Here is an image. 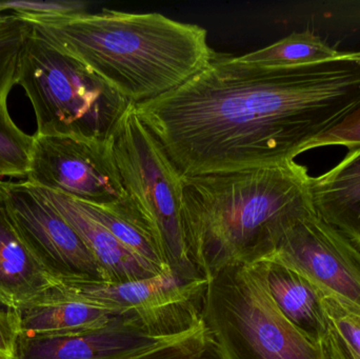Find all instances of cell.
<instances>
[{
    "label": "cell",
    "mask_w": 360,
    "mask_h": 359,
    "mask_svg": "<svg viewBox=\"0 0 360 359\" xmlns=\"http://www.w3.org/2000/svg\"><path fill=\"white\" fill-rule=\"evenodd\" d=\"M135 105L182 176L277 166L360 107V51L291 67L216 53L179 88Z\"/></svg>",
    "instance_id": "cell-1"
},
{
    "label": "cell",
    "mask_w": 360,
    "mask_h": 359,
    "mask_svg": "<svg viewBox=\"0 0 360 359\" xmlns=\"http://www.w3.org/2000/svg\"><path fill=\"white\" fill-rule=\"evenodd\" d=\"M308 168L295 160L182 176L188 253L205 278L231 263L268 259L288 230L314 214Z\"/></svg>",
    "instance_id": "cell-2"
},
{
    "label": "cell",
    "mask_w": 360,
    "mask_h": 359,
    "mask_svg": "<svg viewBox=\"0 0 360 359\" xmlns=\"http://www.w3.org/2000/svg\"><path fill=\"white\" fill-rule=\"evenodd\" d=\"M21 19L133 105L179 88L217 53L207 42V30L160 13L103 8L60 18Z\"/></svg>",
    "instance_id": "cell-3"
},
{
    "label": "cell",
    "mask_w": 360,
    "mask_h": 359,
    "mask_svg": "<svg viewBox=\"0 0 360 359\" xmlns=\"http://www.w3.org/2000/svg\"><path fill=\"white\" fill-rule=\"evenodd\" d=\"M17 84L33 107L36 135L41 136L105 141L130 103L31 25Z\"/></svg>",
    "instance_id": "cell-4"
},
{
    "label": "cell",
    "mask_w": 360,
    "mask_h": 359,
    "mask_svg": "<svg viewBox=\"0 0 360 359\" xmlns=\"http://www.w3.org/2000/svg\"><path fill=\"white\" fill-rule=\"evenodd\" d=\"M202 318L226 359H325L281 313L255 265L231 263L207 278Z\"/></svg>",
    "instance_id": "cell-5"
},
{
    "label": "cell",
    "mask_w": 360,
    "mask_h": 359,
    "mask_svg": "<svg viewBox=\"0 0 360 359\" xmlns=\"http://www.w3.org/2000/svg\"><path fill=\"white\" fill-rule=\"evenodd\" d=\"M108 141L127 195L158 236L172 273L186 282L203 280L184 235L182 175L141 122L136 105L129 103Z\"/></svg>",
    "instance_id": "cell-6"
},
{
    "label": "cell",
    "mask_w": 360,
    "mask_h": 359,
    "mask_svg": "<svg viewBox=\"0 0 360 359\" xmlns=\"http://www.w3.org/2000/svg\"><path fill=\"white\" fill-rule=\"evenodd\" d=\"M202 296L116 316L99 330L19 339L17 359H128L202 326Z\"/></svg>",
    "instance_id": "cell-7"
},
{
    "label": "cell",
    "mask_w": 360,
    "mask_h": 359,
    "mask_svg": "<svg viewBox=\"0 0 360 359\" xmlns=\"http://www.w3.org/2000/svg\"><path fill=\"white\" fill-rule=\"evenodd\" d=\"M27 181L92 206L128 200L109 141L33 135Z\"/></svg>",
    "instance_id": "cell-8"
},
{
    "label": "cell",
    "mask_w": 360,
    "mask_h": 359,
    "mask_svg": "<svg viewBox=\"0 0 360 359\" xmlns=\"http://www.w3.org/2000/svg\"><path fill=\"white\" fill-rule=\"evenodd\" d=\"M0 193L17 229L61 282H107L90 249L35 185L0 181Z\"/></svg>",
    "instance_id": "cell-9"
},
{
    "label": "cell",
    "mask_w": 360,
    "mask_h": 359,
    "mask_svg": "<svg viewBox=\"0 0 360 359\" xmlns=\"http://www.w3.org/2000/svg\"><path fill=\"white\" fill-rule=\"evenodd\" d=\"M268 261L294 270L325 296L360 312V251L316 213L292 226Z\"/></svg>",
    "instance_id": "cell-10"
},
{
    "label": "cell",
    "mask_w": 360,
    "mask_h": 359,
    "mask_svg": "<svg viewBox=\"0 0 360 359\" xmlns=\"http://www.w3.org/2000/svg\"><path fill=\"white\" fill-rule=\"evenodd\" d=\"M1 194V193H0ZM61 284L30 246L0 200V306L20 313Z\"/></svg>",
    "instance_id": "cell-11"
},
{
    "label": "cell",
    "mask_w": 360,
    "mask_h": 359,
    "mask_svg": "<svg viewBox=\"0 0 360 359\" xmlns=\"http://www.w3.org/2000/svg\"><path fill=\"white\" fill-rule=\"evenodd\" d=\"M207 280L186 282L173 273L124 284L76 282L61 287L71 296L114 314L146 311L202 296Z\"/></svg>",
    "instance_id": "cell-12"
},
{
    "label": "cell",
    "mask_w": 360,
    "mask_h": 359,
    "mask_svg": "<svg viewBox=\"0 0 360 359\" xmlns=\"http://www.w3.org/2000/svg\"><path fill=\"white\" fill-rule=\"evenodd\" d=\"M36 189L77 232L94 255L109 284L136 282L168 274L124 246L86 212L79 200L58 192L38 187Z\"/></svg>",
    "instance_id": "cell-13"
},
{
    "label": "cell",
    "mask_w": 360,
    "mask_h": 359,
    "mask_svg": "<svg viewBox=\"0 0 360 359\" xmlns=\"http://www.w3.org/2000/svg\"><path fill=\"white\" fill-rule=\"evenodd\" d=\"M30 25L15 15L0 27V178L27 177L34 136L13 122L8 96L18 81L19 63Z\"/></svg>",
    "instance_id": "cell-14"
},
{
    "label": "cell",
    "mask_w": 360,
    "mask_h": 359,
    "mask_svg": "<svg viewBox=\"0 0 360 359\" xmlns=\"http://www.w3.org/2000/svg\"><path fill=\"white\" fill-rule=\"evenodd\" d=\"M264 278L273 301L290 324L317 349L329 332L325 295L300 274L276 261L253 263Z\"/></svg>",
    "instance_id": "cell-15"
},
{
    "label": "cell",
    "mask_w": 360,
    "mask_h": 359,
    "mask_svg": "<svg viewBox=\"0 0 360 359\" xmlns=\"http://www.w3.org/2000/svg\"><path fill=\"white\" fill-rule=\"evenodd\" d=\"M315 212L360 251V145L331 170L311 177Z\"/></svg>",
    "instance_id": "cell-16"
},
{
    "label": "cell",
    "mask_w": 360,
    "mask_h": 359,
    "mask_svg": "<svg viewBox=\"0 0 360 359\" xmlns=\"http://www.w3.org/2000/svg\"><path fill=\"white\" fill-rule=\"evenodd\" d=\"M19 314L23 339L69 337L99 330L120 315L71 296L61 284Z\"/></svg>",
    "instance_id": "cell-17"
},
{
    "label": "cell",
    "mask_w": 360,
    "mask_h": 359,
    "mask_svg": "<svg viewBox=\"0 0 360 359\" xmlns=\"http://www.w3.org/2000/svg\"><path fill=\"white\" fill-rule=\"evenodd\" d=\"M82 202L86 212L127 248L165 273H172L158 236L130 198L108 207Z\"/></svg>",
    "instance_id": "cell-18"
},
{
    "label": "cell",
    "mask_w": 360,
    "mask_h": 359,
    "mask_svg": "<svg viewBox=\"0 0 360 359\" xmlns=\"http://www.w3.org/2000/svg\"><path fill=\"white\" fill-rule=\"evenodd\" d=\"M345 51L330 46L310 31L295 32L266 48L236 57L245 65L264 67H291L340 56Z\"/></svg>",
    "instance_id": "cell-19"
},
{
    "label": "cell",
    "mask_w": 360,
    "mask_h": 359,
    "mask_svg": "<svg viewBox=\"0 0 360 359\" xmlns=\"http://www.w3.org/2000/svg\"><path fill=\"white\" fill-rule=\"evenodd\" d=\"M329 332L321 351L325 359H360V312L323 297Z\"/></svg>",
    "instance_id": "cell-20"
},
{
    "label": "cell",
    "mask_w": 360,
    "mask_h": 359,
    "mask_svg": "<svg viewBox=\"0 0 360 359\" xmlns=\"http://www.w3.org/2000/svg\"><path fill=\"white\" fill-rule=\"evenodd\" d=\"M128 359H226L205 324L186 337Z\"/></svg>",
    "instance_id": "cell-21"
},
{
    "label": "cell",
    "mask_w": 360,
    "mask_h": 359,
    "mask_svg": "<svg viewBox=\"0 0 360 359\" xmlns=\"http://www.w3.org/2000/svg\"><path fill=\"white\" fill-rule=\"evenodd\" d=\"M4 8L21 18H60L88 13L84 1H4Z\"/></svg>",
    "instance_id": "cell-22"
},
{
    "label": "cell",
    "mask_w": 360,
    "mask_h": 359,
    "mask_svg": "<svg viewBox=\"0 0 360 359\" xmlns=\"http://www.w3.org/2000/svg\"><path fill=\"white\" fill-rule=\"evenodd\" d=\"M342 145L350 150L360 145V107L349 113L330 130L313 139L304 152L317 148Z\"/></svg>",
    "instance_id": "cell-23"
},
{
    "label": "cell",
    "mask_w": 360,
    "mask_h": 359,
    "mask_svg": "<svg viewBox=\"0 0 360 359\" xmlns=\"http://www.w3.org/2000/svg\"><path fill=\"white\" fill-rule=\"evenodd\" d=\"M20 337V314L0 306V359H17Z\"/></svg>",
    "instance_id": "cell-24"
},
{
    "label": "cell",
    "mask_w": 360,
    "mask_h": 359,
    "mask_svg": "<svg viewBox=\"0 0 360 359\" xmlns=\"http://www.w3.org/2000/svg\"><path fill=\"white\" fill-rule=\"evenodd\" d=\"M14 13L10 12L4 8V4L0 2V27L8 23L11 19L14 18Z\"/></svg>",
    "instance_id": "cell-25"
},
{
    "label": "cell",
    "mask_w": 360,
    "mask_h": 359,
    "mask_svg": "<svg viewBox=\"0 0 360 359\" xmlns=\"http://www.w3.org/2000/svg\"><path fill=\"white\" fill-rule=\"evenodd\" d=\"M0 200H1V194H0Z\"/></svg>",
    "instance_id": "cell-26"
}]
</instances>
